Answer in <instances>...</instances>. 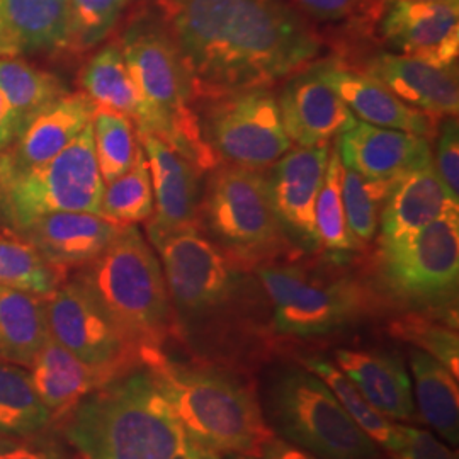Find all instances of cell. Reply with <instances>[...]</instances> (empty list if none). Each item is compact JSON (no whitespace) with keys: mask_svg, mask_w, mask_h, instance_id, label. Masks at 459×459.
Segmentation results:
<instances>
[{"mask_svg":"<svg viewBox=\"0 0 459 459\" xmlns=\"http://www.w3.org/2000/svg\"><path fill=\"white\" fill-rule=\"evenodd\" d=\"M269 411L284 441L299 446L312 458L377 459L375 441L307 368L288 369L274 379Z\"/></svg>","mask_w":459,"mask_h":459,"instance_id":"8","label":"cell"},{"mask_svg":"<svg viewBox=\"0 0 459 459\" xmlns=\"http://www.w3.org/2000/svg\"><path fill=\"white\" fill-rule=\"evenodd\" d=\"M381 36L400 55L451 70L459 53L458 2L385 0Z\"/></svg>","mask_w":459,"mask_h":459,"instance_id":"14","label":"cell"},{"mask_svg":"<svg viewBox=\"0 0 459 459\" xmlns=\"http://www.w3.org/2000/svg\"><path fill=\"white\" fill-rule=\"evenodd\" d=\"M296 9L315 21H342L354 16L368 4V0H291Z\"/></svg>","mask_w":459,"mask_h":459,"instance_id":"43","label":"cell"},{"mask_svg":"<svg viewBox=\"0 0 459 459\" xmlns=\"http://www.w3.org/2000/svg\"><path fill=\"white\" fill-rule=\"evenodd\" d=\"M396 339L407 341L419 347L422 352L441 362L453 377L459 375V339L456 322L453 320H432L426 315L411 313L392 325Z\"/></svg>","mask_w":459,"mask_h":459,"instance_id":"39","label":"cell"},{"mask_svg":"<svg viewBox=\"0 0 459 459\" xmlns=\"http://www.w3.org/2000/svg\"><path fill=\"white\" fill-rule=\"evenodd\" d=\"M223 459H259L248 455H223Z\"/></svg>","mask_w":459,"mask_h":459,"instance_id":"47","label":"cell"},{"mask_svg":"<svg viewBox=\"0 0 459 459\" xmlns=\"http://www.w3.org/2000/svg\"><path fill=\"white\" fill-rule=\"evenodd\" d=\"M201 130L218 160L252 170L271 167L291 148L271 87L212 99Z\"/></svg>","mask_w":459,"mask_h":459,"instance_id":"12","label":"cell"},{"mask_svg":"<svg viewBox=\"0 0 459 459\" xmlns=\"http://www.w3.org/2000/svg\"><path fill=\"white\" fill-rule=\"evenodd\" d=\"M48 337L45 298L0 286V359L30 368Z\"/></svg>","mask_w":459,"mask_h":459,"instance_id":"28","label":"cell"},{"mask_svg":"<svg viewBox=\"0 0 459 459\" xmlns=\"http://www.w3.org/2000/svg\"><path fill=\"white\" fill-rule=\"evenodd\" d=\"M98 214L119 227H130L152 218L153 189L145 153L136 159L128 172L104 184Z\"/></svg>","mask_w":459,"mask_h":459,"instance_id":"36","label":"cell"},{"mask_svg":"<svg viewBox=\"0 0 459 459\" xmlns=\"http://www.w3.org/2000/svg\"><path fill=\"white\" fill-rule=\"evenodd\" d=\"M459 210L447 196L434 164L424 165L394 182L381 208L379 242L409 238L449 212Z\"/></svg>","mask_w":459,"mask_h":459,"instance_id":"23","label":"cell"},{"mask_svg":"<svg viewBox=\"0 0 459 459\" xmlns=\"http://www.w3.org/2000/svg\"><path fill=\"white\" fill-rule=\"evenodd\" d=\"M51 339L109 379L142 364V351L130 342L79 281L65 282L45 298Z\"/></svg>","mask_w":459,"mask_h":459,"instance_id":"13","label":"cell"},{"mask_svg":"<svg viewBox=\"0 0 459 459\" xmlns=\"http://www.w3.org/2000/svg\"><path fill=\"white\" fill-rule=\"evenodd\" d=\"M2 189H4V179H2V169H0V203H2Z\"/></svg>","mask_w":459,"mask_h":459,"instance_id":"50","label":"cell"},{"mask_svg":"<svg viewBox=\"0 0 459 459\" xmlns=\"http://www.w3.org/2000/svg\"><path fill=\"white\" fill-rule=\"evenodd\" d=\"M0 92L21 133L34 116L68 91L56 74L34 65L22 56H0Z\"/></svg>","mask_w":459,"mask_h":459,"instance_id":"30","label":"cell"},{"mask_svg":"<svg viewBox=\"0 0 459 459\" xmlns=\"http://www.w3.org/2000/svg\"><path fill=\"white\" fill-rule=\"evenodd\" d=\"M56 427L82 459H223L186 432L147 366L83 396Z\"/></svg>","mask_w":459,"mask_h":459,"instance_id":"2","label":"cell"},{"mask_svg":"<svg viewBox=\"0 0 459 459\" xmlns=\"http://www.w3.org/2000/svg\"><path fill=\"white\" fill-rule=\"evenodd\" d=\"M0 56H14L4 24V0H0Z\"/></svg>","mask_w":459,"mask_h":459,"instance_id":"46","label":"cell"},{"mask_svg":"<svg viewBox=\"0 0 459 459\" xmlns=\"http://www.w3.org/2000/svg\"><path fill=\"white\" fill-rule=\"evenodd\" d=\"M70 278L142 352L164 347L176 325L174 310L159 255L134 225L119 230L100 255Z\"/></svg>","mask_w":459,"mask_h":459,"instance_id":"5","label":"cell"},{"mask_svg":"<svg viewBox=\"0 0 459 459\" xmlns=\"http://www.w3.org/2000/svg\"><path fill=\"white\" fill-rule=\"evenodd\" d=\"M330 147L288 150L265 176L271 197L288 238H295L310 250H316L315 203L325 178Z\"/></svg>","mask_w":459,"mask_h":459,"instance_id":"16","label":"cell"},{"mask_svg":"<svg viewBox=\"0 0 459 459\" xmlns=\"http://www.w3.org/2000/svg\"><path fill=\"white\" fill-rule=\"evenodd\" d=\"M377 279L394 301L422 312H453L458 298L459 210L396 242H379Z\"/></svg>","mask_w":459,"mask_h":459,"instance_id":"9","label":"cell"},{"mask_svg":"<svg viewBox=\"0 0 459 459\" xmlns=\"http://www.w3.org/2000/svg\"><path fill=\"white\" fill-rule=\"evenodd\" d=\"M49 432L51 429L34 437L13 439L0 447V459H70L62 444L51 437Z\"/></svg>","mask_w":459,"mask_h":459,"instance_id":"42","label":"cell"},{"mask_svg":"<svg viewBox=\"0 0 459 459\" xmlns=\"http://www.w3.org/2000/svg\"><path fill=\"white\" fill-rule=\"evenodd\" d=\"M413 2H458V0H413Z\"/></svg>","mask_w":459,"mask_h":459,"instance_id":"49","label":"cell"},{"mask_svg":"<svg viewBox=\"0 0 459 459\" xmlns=\"http://www.w3.org/2000/svg\"><path fill=\"white\" fill-rule=\"evenodd\" d=\"M273 310V327L290 337H320L358 322L369 308L361 284L344 273L291 263L255 265Z\"/></svg>","mask_w":459,"mask_h":459,"instance_id":"7","label":"cell"},{"mask_svg":"<svg viewBox=\"0 0 459 459\" xmlns=\"http://www.w3.org/2000/svg\"><path fill=\"white\" fill-rule=\"evenodd\" d=\"M116 41L150 111V128L143 133L162 138L199 172L213 170L220 160L204 140L191 77L162 16L133 14Z\"/></svg>","mask_w":459,"mask_h":459,"instance_id":"3","label":"cell"},{"mask_svg":"<svg viewBox=\"0 0 459 459\" xmlns=\"http://www.w3.org/2000/svg\"><path fill=\"white\" fill-rule=\"evenodd\" d=\"M335 148L342 164L369 181H394L434 162L426 136L379 128L362 121L341 134Z\"/></svg>","mask_w":459,"mask_h":459,"instance_id":"19","label":"cell"},{"mask_svg":"<svg viewBox=\"0 0 459 459\" xmlns=\"http://www.w3.org/2000/svg\"><path fill=\"white\" fill-rule=\"evenodd\" d=\"M196 98L271 87L320 53L312 24L286 0H157Z\"/></svg>","mask_w":459,"mask_h":459,"instance_id":"1","label":"cell"},{"mask_svg":"<svg viewBox=\"0 0 459 459\" xmlns=\"http://www.w3.org/2000/svg\"><path fill=\"white\" fill-rule=\"evenodd\" d=\"M143 366L197 443L220 455L261 458L273 430L246 385L213 368L172 362L164 351L145 354Z\"/></svg>","mask_w":459,"mask_h":459,"instance_id":"4","label":"cell"},{"mask_svg":"<svg viewBox=\"0 0 459 459\" xmlns=\"http://www.w3.org/2000/svg\"><path fill=\"white\" fill-rule=\"evenodd\" d=\"M79 87L96 108L128 116L136 132H148L150 111L116 39L89 56L79 72Z\"/></svg>","mask_w":459,"mask_h":459,"instance_id":"26","label":"cell"},{"mask_svg":"<svg viewBox=\"0 0 459 459\" xmlns=\"http://www.w3.org/2000/svg\"><path fill=\"white\" fill-rule=\"evenodd\" d=\"M68 278V271L48 263L22 235L0 229V286L47 298Z\"/></svg>","mask_w":459,"mask_h":459,"instance_id":"32","label":"cell"},{"mask_svg":"<svg viewBox=\"0 0 459 459\" xmlns=\"http://www.w3.org/2000/svg\"><path fill=\"white\" fill-rule=\"evenodd\" d=\"M303 366L327 385L345 411L351 415V419L361 427L362 432L369 436L375 444H379L388 453L402 447L405 441V426L394 424V420L371 407L337 364L322 358H308L303 361Z\"/></svg>","mask_w":459,"mask_h":459,"instance_id":"33","label":"cell"},{"mask_svg":"<svg viewBox=\"0 0 459 459\" xmlns=\"http://www.w3.org/2000/svg\"><path fill=\"white\" fill-rule=\"evenodd\" d=\"M434 169L447 196L459 204V130L456 116L447 117L441 126Z\"/></svg>","mask_w":459,"mask_h":459,"instance_id":"40","label":"cell"},{"mask_svg":"<svg viewBox=\"0 0 459 459\" xmlns=\"http://www.w3.org/2000/svg\"><path fill=\"white\" fill-rule=\"evenodd\" d=\"M335 361L379 413L390 420H409L415 415L411 377L396 356L341 349L335 352Z\"/></svg>","mask_w":459,"mask_h":459,"instance_id":"24","label":"cell"},{"mask_svg":"<svg viewBox=\"0 0 459 459\" xmlns=\"http://www.w3.org/2000/svg\"><path fill=\"white\" fill-rule=\"evenodd\" d=\"M284 132L298 147H315L349 132L356 116L318 74L316 65L303 68L284 85L278 99Z\"/></svg>","mask_w":459,"mask_h":459,"instance_id":"17","label":"cell"},{"mask_svg":"<svg viewBox=\"0 0 459 459\" xmlns=\"http://www.w3.org/2000/svg\"><path fill=\"white\" fill-rule=\"evenodd\" d=\"M104 181L99 172L92 125L56 157L4 179L0 223L19 231L43 214L99 213Z\"/></svg>","mask_w":459,"mask_h":459,"instance_id":"10","label":"cell"},{"mask_svg":"<svg viewBox=\"0 0 459 459\" xmlns=\"http://www.w3.org/2000/svg\"><path fill=\"white\" fill-rule=\"evenodd\" d=\"M364 72L413 109L432 117L458 115V81L451 70L383 51L368 62Z\"/></svg>","mask_w":459,"mask_h":459,"instance_id":"22","label":"cell"},{"mask_svg":"<svg viewBox=\"0 0 459 459\" xmlns=\"http://www.w3.org/2000/svg\"><path fill=\"white\" fill-rule=\"evenodd\" d=\"M4 24L14 56L68 55V7L64 0H4Z\"/></svg>","mask_w":459,"mask_h":459,"instance_id":"27","label":"cell"},{"mask_svg":"<svg viewBox=\"0 0 459 459\" xmlns=\"http://www.w3.org/2000/svg\"><path fill=\"white\" fill-rule=\"evenodd\" d=\"M153 189V214L147 220L148 238L199 227V170L162 138L138 132Z\"/></svg>","mask_w":459,"mask_h":459,"instance_id":"15","label":"cell"},{"mask_svg":"<svg viewBox=\"0 0 459 459\" xmlns=\"http://www.w3.org/2000/svg\"><path fill=\"white\" fill-rule=\"evenodd\" d=\"M415 381V398L429 426L453 446L459 441L458 377L422 351H415L411 359Z\"/></svg>","mask_w":459,"mask_h":459,"instance_id":"29","label":"cell"},{"mask_svg":"<svg viewBox=\"0 0 459 459\" xmlns=\"http://www.w3.org/2000/svg\"><path fill=\"white\" fill-rule=\"evenodd\" d=\"M64 2H66V0H64Z\"/></svg>","mask_w":459,"mask_h":459,"instance_id":"52","label":"cell"},{"mask_svg":"<svg viewBox=\"0 0 459 459\" xmlns=\"http://www.w3.org/2000/svg\"><path fill=\"white\" fill-rule=\"evenodd\" d=\"M121 229L96 213L58 212L36 218L17 233L48 263L70 273L92 263Z\"/></svg>","mask_w":459,"mask_h":459,"instance_id":"20","label":"cell"},{"mask_svg":"<svg viewBox=\"0 0 459 459\" xmlns=\"http://www.w3.org/2000/svg\"><path fill=\"white\" fill-rule=\"evenodd\" d=\"M145 2H148V0H145ZM153 2H157V0H153Z\"/></svg>","mask_w":459,"mask_h":459,"instance_id":"51","label":"cell"},{"mask_svg":"<svg viewBox=\"0 0 459 459\" xmlns=\"http://www.w3.org/2000/svg\"><path fill=\"white\" fill-rule=\"evenodd\" d=\"M28 373L36 394L51 413L53 427L58 426L83 396L111 381L51 337L34 356Z\"/></svg>","mask_w":459,"mask_h":459,"instance_id":"25","label":"cell"},{"mask_svg":"<svg viewBox=\"0 0 459 459\" xmlns=\"http://www.w3.org/2000/svg\"><path fill=\"white\" fill-rule=\"evenodd\" d=\"M53 419L34 390L30 373L0 359V436L26 439L48 432Z\"/></svg>","mask_w":459,"mask_h":459,"instance_id":"31","label":"cell"},{"mask_svg":"<svg viewBox=\"0 0 459 459\" xmlns=\"http://www.w3.org/2000/svg\"><path fill=\"white\" fill-rule=\"evenodd\" d=\"M341 170L342 162L337 148H333L330 150L325 178L315 203L316 248L335 261H342L366 247L352 235L347 225L341 196Z\"/></svg>","mask_w":459,"mask_h":459,"instance_id":"34","label":"cell"},{"mask_svg":"<svg viewBox=\"0 0 459 459\" xmlns=\"http://www.w3.org/2000/svg\"><path fill=\"white\" fill-rule=\"evenodd\" d=\"M390 455L392 459H458L432 432L407 426L402 447Z\"/></svg>","mask_w":459,"mask_h":459,"instance_id":"41","label":"cell"},{"mask_svg":"<svg viewBox=\"0 0 459 459\" xmlns=\"http://www.w3.org/2000/svg\"><path fill=\"white\" fill-rule=\"evenodd\" d=\"M17 134H19V130H17L14 115H13L7 100L4 98V94L0 92V153H4L14 143Z\"/></svg>","mask_w":459,"mask_h":459,"instance_id":"45","label":"cell"},{"mask_svg":"<svg viewBox=\"0 0 459 459\" xmlns=\"http://www.w3.org/2000/svg\"><path fill=\"white\" fill-rule=\"evenodd\" d=\"M201 220L214 244L238 265L274 261L290 240L276 213L267 178L238 165L214 167L201 199Z\"/></svg>","mask_w":459,"mask_h":459,"instance_id":"6","label":"cell"},{"mask_svg":"<svg viewBox=\"0 0 459 459\" xmlns=\"http://www.w3.org/2000/svg\"><path fill=\"white\" fill-rule=\"evenodd\" d=\"M263 459H315L305 453L303 449L296 447L293 444L279 439V437H271L267 443L264 444L263 453H261Z\"/></svg>","mask_w":459,"mask_h":459,"instance_id":"44","label":"cell"},{"mask_svg":"<svg viewBox=\"0 0 459 459\" xmlns=\"http://www.w3.org/2000/svg\"><path fill=\"white\" fill-rule=\"evenodd\" d=\"M94 104L83 92H66L41 109L0 153L2 179L31 170L65 150L92 121Z\"/></svg>","mask_w":459,"mask_h":459,"instance_id":"18","label":"cell"},{"mask_svg":"<svg viewBox=\"0 0 459 459\" xmlns=\"http://www.w3.org/2000/svg\"><path fill=\"white\" fill-rule=\"evenodd\" d=\"M164 271L172 310L193 324L210 318L235 301L242 286L240 267L199 227L150 238Z\"/></svg>","mask_w":459,"mask_h":459,"instance_id":"11","label":"cell"},{"mask_svg":"<svg viewBox=\"0 0 459 459\" xmlns=\"http://www.w3.org/2000/svg\"><path fill=\"white\" fill-rule=\"evenodd\" d=\"M91 125L99 172L104 184H109L132 169L143 148L128 116L94 106Z\"/></svg>","mask_w":459,"mask_h":459,"instance_id":"35","label":"cell"},{"mask_svg":"<svg viewBox=\"0 0 459 459\" xmlns=\"http://www.w3.org/2000/svg\"><path fill=\"white\" fill-rule=\"evenodd\" d=\"M13 441V437H5V436H0V447L2 446H5V444H9Z\"/></svg>","mask_w":459,"mask_h":459,"instance_id":"48","label":"cell"},{"mask_svg":"<svg viewBox=\"0 0 459 459\" xmlns=\"http://www.w3.org/2000/svg\"><path fill=\"white\" fill-rule=\"evenodd\" d=\"M316 68L320 77L362 123L415 133L426 138L436 133V121L432 116L407 106L366 72L349 68L341 62L318 64Z\"/></svg>","mask_w":459,"mask_h":459,"instance_id":"21","label":"cell"},{"mask_svg":"<svg viewBox=\"0 0 459 459\" xmlns=\"http://www.w3.org/2000/svg\"><path fill=\"white\" fill-rule=\"evenodd\" d=\"M398 179V178H396ZM369 181L359 172L342 164L341 196L344 204L347 225L362 246L371 244L379 225V212L394 182Z\"/></svg>","mask_w":459,"mask_h":459,"instance_id":"38","label":"cell"},{"mask_svg":"<svg viewBox=\"0 0 459 459\" xmlns=\"http://www.w3.org/2000/svg\"><path fill=\"white\" fill-rule=\"evenodd\" d=\"M133 0H66L68 55H83L115 33Z\"/></svg>","mask_w":459,"mask_h":459,"instance_id":"37","label":"cell"}]
</instances>
